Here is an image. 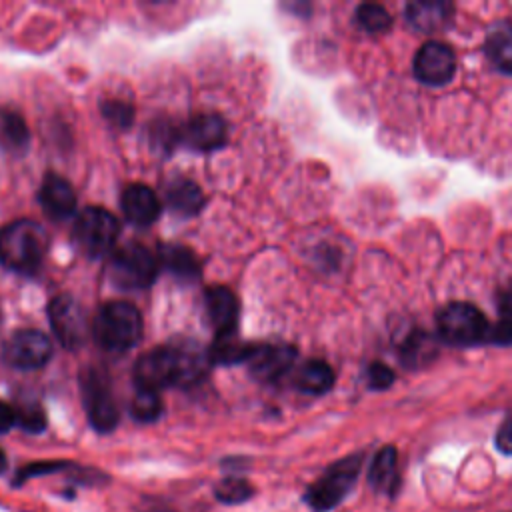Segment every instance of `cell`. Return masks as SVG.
Listing matches in <instances>:
<instances>
[{
	"label": "cell",
	"instance_id": "obj_34",
	"mask_svg": "<svg viewBox=\"0 0 512 512\" xmlns=\"http://www.w3.org/2000/svg\"><path fill=\"white\" fill-rule=\"evenodd\" d=\"M14 426H16V408L0 400V434L8 432Z\"/></svg>",
	"mask_w": 512,
	"mask_h": 512
},
{
	"label": "cell",
	"instance_id": "obj_25",
	"mask_svg": "<svg viewBox=\"0 0 512 512\" xmlns=\"http://www.w3.org/2000/svg\"><path fill=\"white\" fill-rule=\"evenodd\" d=\"M0 142L10 150H22L28 144V128L24 118L14 110H0Z\"/></svg>",
	"mask_w": 512,
	"mask_h": 512
},
{
	"label": "cell",
	"instance_id": "obj_28",
	"mask_svg": "<svg viewBox=\"0 0 512 512\" xmlns=\"http://www.w3.org/2000/svg\"><path fill=\"white\" fill-rule=\"evenodd\" d=\"M356 22L366 30V32H384L392 26V16L388 10L380 4H362L356 10Z\"/></svg>",
	"mask_w": 512,
	"mask_h": 512
},
{
	"label": "cell",
	"instance_id": "obj_18",
	"mask_svg": "<svg viewBox=\"0 0 512 512\" xmlns=\"http://www.w3.org/2000/svg\"><path fill=\"white\" fill-rule=\"evenodd\" d=\"M166 204L180 216H194L204 206V194L200 186L188 178H176L166 186Z\"/></svg>",
	"mask_w": 512,
	"mask_h": 512
},
{
	"label": "cell",
	"instance_id": "obj_21",
	"mask_svg": "<svg viewBox=\"0 0 512 512\" xmlns=\"http://www.w3.org/2000/svg\"><path fill=\"white\" fill-rule=\"evenodd\" d=\"M254 346L256 344H248L240 340L238 332H230V334H216V340L212 348H208V352H210L212 364H236V362H248V358L254 352Z\"/></svg>",
	"mask_w": 512,
	"mask_h": 512
},
{
	"label": "cell",
	"instance_id": "obj_11",
	"mask_svg": "<svg viewBox=\"0 0 512 512\" xmlns=\"http://www.w3.org/2000/svg\"><path fill=\"white\" fill-rule=\"evenodd\" d=\"M456 72L454 50L438 40L426 42L414 56V74L422 84L442 86L452 80Z\"/></svg>",
	"mask_w": 512,
	"mask_h": 512
},
{
	"label": "cell",
	"instance_id": "obj_31",
	"mask_svg": "<svg viewBox=\"0 0 512 512\" xmlns=\"http://www.w3.org/2000/svg\"><path fill=\"white\" fill-rule=\"evenodd\" d=\"M102 114L116 126H128L132 122V106L122 100L102 102Z\"/></svg>",
	"mask_w": 512,
	"mask_h": 512
},
{
	"label": "cell",
	"instance_id": "obj_16",
	"mask_svg": "<svg viewBox=\"0 0 512 512\" xmlns=\"http://www.w3.org/2000/svg\"><path fill=\"white\" fill-rule=\"evenodd\" d=\"M206 310L216 334H230L238 330L240 304L236 294L226 286H212L206 290Z\"/></svg>",
	"mask_w": 512,
	"mask_h": 512
},
{
	"label": "cell",
	"instance_id": "obj_19",
	"mask_svg": "<svg viewBox=\"0 0 512 512\" xmlns=\"http://www.w3.org/2000/svg\"><path fill=\"white\" fill-rule=\"evenodd\" d=\"M486 54L498 70L512 74V22L502 20L490 26L486 34Z\"/></svg>",
	"mask_w": 512,
	"mask_h": 512
},
{
	"label": "cell",
	"instance_id": "obj_5",
	"mask_svg": "<svg viewBox=\"0 0 512 512\" xmlns=\"http://www.w3.org/2000/svg\"><path fill=\"white\" fill-rule=\"evenodd\" d=\"M120 234L118 218L98 206L82 210L74 224V240L78 248L90 258H102L116 246Z\"/></svg>",
	"mask_w": 512,
	"mask_h": 512
},
{
	"label": "cell",
	"instance_id": "obj_29",
	"mask_svg": "<svg viewBox=\"0 0 512 512\" xmlns=\"http://www.w3.org/2000/svg\"><path fill=\"white\" fill-rule=\"evenodd\" d=\"M74 464L66 462V460H44V462H32L24 468H20L16 472V478H14V486H20L24 482H28L30 478H36V476H46V474H54V472H60L64 468H72Z\"/></svg>",
	"mask_w": 512,
	"mask_h": 512
},
{
	"label": "cell",
	"instance_id": "obj_10",
	"mask_svg": "<svg viewBox=\"0 0 512 512\" xmlns=\"http://www.w3.org/2000/svg\"><path fill=\"white\" fill-rule=\"evenodd\" d=\"M52 358L50 338L36 328H22L6 342V360L20 370H38Z\"/></svg>",
	"mask_w": 512,
	"mask_h": 512
},
{
	"label": "cell",
	"instance_id": "obj_14",
	"mask_svg": "<svg viewBox=\"0 0 512 512\" xmlns=\"http://www.w3.org/2000/svg\"><path fill=\"white\" fill-rule=\"evenodd\" d=\"M122 212L126 220H130L136 226H150L160 216V200L152 188L146 184H128L122 192Z\"/></svg>",
	"mask_w": 512,
	"mask_h": 512
},
{
	"label": "cell",
	"instance_id": "obj_35",
	"mask_svg": "<svg viewBox=\"0 0 512 512\" xmlns=\"http://www.w3.org/2000/svg\"><path fill=\"white\" fill-rule=\"evenodd\" d=\"M500 314L504 322L512 324V288H508L502 296H500Z\"/></svg>",
	"mask_w": 512,
	"mask_h": 512
},
{
	"label": "cell",
	"instance_id": "obj_15",
	"mask_svg": "<svg viewBox=\"0 0 512 512\" xmlns=\"http://www.w3.org/2000/svg\"><path fill=\"white\" fill-rule=\"evenodd\" d=\"M38 200L44 208V212L54 218V220H64L70 218L76 210V194L72 184L58 176V174H48L40 186Z\"/></svg>",
	"mask_w": 512,
	"mask_h": 512
},
{
	"label": "cell",
	"instance_id": "obj_20",
	"mask_svg": "<svg viewBox=\"0 0 512 512\" xmlns=\"http://www.w3.org/2000/svg\"><path fill=\"white\" fill-rule=\"evenodd\" d=\"M396 468H398L396 448L394 446L380 448L370 464V470H368L370 484L380 492H394V488L398 484Z\"/></svg>",
	"mask_w": 512,
	"mask_h": 512
},
{
	"label": "cell",
	"instance_id": "obj_13",
	"mask_svg": "<svg viewBox=\"0 0 512 512\" xmlns=\"http://www.w3.org/2000/svg\"><path fill=\"white\" fill-rule=\"evenodd\" d=\"M294 358L296 350L290 344H256L248 364L260 380H276L292 366Z\"/></svg>",
	"mask_w": 512,
	"mask_h": 512
},
{
	"label": "cell",
	"instance_id": "obj_4",
	"mask_svg": "<svg viewBox=\"0 0 512 512\" xmlns=\"http://www.w3.org/2000/svg\"><path fill=\"white\" fill-rule=\"evenodd\" d=\"M360 466H362V456L354 454L326 468V472L306 490L304 500L308 502V506L314 512H326V510H332L336 504H340L352 490L358 478Z\"/></svg>",
	"mask_w": 512,
	"mask_h": 512
},
{
	"label": "cell",
	"instance_id": "obj_7",
	"mask_svg": "<svg viewBox=\"0 0 512 512\" xmlns=\"http://www.w3.org/2000/svg\"><path fill=\"white\" fill-rule=\"evenodd\" d=\"M438 332L450 344L472 346L488 338L490 326L476 306L452 302L438 314Z\"/></svg>",
	"mask_w": 512,
	"mask_h": 512
},
{
	"label": "cell",
	"instance_id": "obj_36",
	"mask_svg": "<svg viewBox=\"0 0 512 512\" xmlns=\"http://www.w3.org/2000/svg\"><path fill=\"white\" fill-rule=\"evenodd\" d=\"M6 466H8V460H6V454H4V450L0 448V474L6 470Z\"/></svg>",
	"mask_w": 512,
	"mask_h": 512
},
{
	"label": "cell",
	"instance_id": "obj_22",
	"mask_svg": "<svg viewBox=\"0 0 512 512\" xmlns=\"http://www.w3.org/2000/svg\"><path fill=\"white\" fill-rule=\"evenodd\" d=\"M296 384L302 392L320 396V394H326L334 386V372L324 360H308L300 368V372L296 376Z\"/></svg>",
	"mask_w": 512,
	"mask_h": 512
},
{
	"label": "cell",
	"instance_id": "obj_6",
	"mask_svg": "<svg viewBox=\"0 0 512 512\" xmlns=\"http://www.w3.org/2000/svg\"><path fill=\"white\" fill-rule=\"evenodd\" d=\"M110 276L124 290H144L158 276V260L146 246L130 242L114 252Z\"/></svg>",
	"mask_w": 512,
	"mask_h": 512
},
{
	"label": "cell",
	"instance_id": "obj_24",
	"mask_svg": "<svg viewBox=\"0 0 512 512\" xmlns=\"http://www.w3.org/2000/svg\"><path fill=\"white\" fill-rule=\"evenodd\" d=\"M400 356H402V362L406 366H422V364H428L436 352V342L430 334L422 332V330H416L412 332L404 342H402V348H400Z\"/></svg>",
	"mask_w": 512,
	"mask_h": 512
},
{
	"label": "cell",
	"instance_id": "obj_17",
	"mask_svg": "<svg viewBox=\"0 0 512 512\" xmlns=\"http://www.w3.org/2000/svg\"><path fill=\"white\" fill-rule=\"evenodd\" d=\"M452 4L442 0H416L406 6L408 24L424 34L444 30L452 20Z\"/></svg>",
	"mask_w": 512,
	"mask_h": 512
},
{
	"label": "cell",
	"instance_id": "obj_1",
	"mask_svg": "<svg viewBox=\"0 0 512 512\" xmlns=\"http://www.w3.org/2000/svg\"><path fill=\"white\" fill-rule=\"evenodd\" d=\"M210 364V352L202 344L176 338L144 352L134 364V380L138 388L154 392L170 386H192L204 378Z\"/></svg>",
	"mask_w": 512,
	"mask_h": 512
},
{
	"label": "cell",
	"instance_id": "obj_23",
	"mask_svg": "<svg viewBox=\"0 0 512 512\" xmlns=\"http://www.w3.org/2000/svg\"><path fill=\"white\" fill-rule=\"evenodd\" d=\"M160 260L162 264L178 278L184 280H192L200 276V262L196 260V256L180 244H168L160 248Z\"/></svg>",
	"mask_w": 512,
	"mask_h": 512
},
{
	"label": "cell",
	"instance_id": "obj_30",
	"mask_svg": "<svg viewBox=\"0 0 512 512\" xmlns=\"http://www.w3.org/2000/svg\"><path fill=\"white\" fill-rule=\"evenodd\" d=\"M16 426L30 434H38L46 428V414L38 404H22L16 408Z\"/></svg>",
	"mask_w": 512,
	"mask_h": 512
},
{
	"label": "cell",
	"instance_id": "obj_2",
	"mask_svg": "<svg viewBox=\"0 0 512 512\" xmlns=\"http://www.w3.org/2000/svg\"><path fill=\"white\" fill-rule=\"evenodd\" d=\"M48 238L34 220H16L0 230V262L16 272L32 274L42 264Z\"/></svg>",
	"mask_w": 512,
	"mask_h": 512
},
{
	"label": "cell",
	"instance_id": "obj_32",
	"mask_svg": "<svg viewBox=\"0 0 512 512\" xmlns=\"http://www.w3.org/2000/svg\"><path fill=\"white\" fill-rule=\"evenodd\" d=\"M394 382V372L382 364V362H372L368 366V386L372 390H384Z\"/></svg>",
	"mask_w": 512,
	"mask_h": 512
},
{
	"label": "cell",
	"instance_id": "obj_9",
	"mask_svg": "<svg viewBox=\"0 0 512 512\" xmlns=\"http://www.w3.org/2000/svg\"><path fill=\"white\" fill-rule=\"evenodd\" d=\"M48 320L56 340L68 348H80L88 334V320L82 306L68 294L56 296L48 306Z\"/></svg>",
	"mask_w": 512,
	"mask_h": 512
},
{
	"label": "cell",
	"instance_id": "obj_33",
	"mask_svg": "<svg viewBox=\"0 0 512 512\" xmlns=\"http://www.w3.org/2000/svg\"><path fill=\"white\" fill-rule=\"evenodd\" d=\"M496 446L504 454H512V420H506L496 432Z\"/></svg>",
	"mask_w": 512,
	"mask_h": 512
},
{
	"label": "cell",
	"instance_id": "obj_3",
	"mask_svg": "<svg viewBox=\"0 0 512 512\" xmlns=\"http://www.w3.org/2000/svg\"><path fill=\"white\" fill-rule=\"evenodd\" d=\"M142 330V314L128 302L104 304L92 322L96 342L108 352H126L134 348L142 338Z\"/></svg>",
	"mask_w": 512,
	"mask_h": 512
},
{
	"label": "cell",
	"instance_id": "obj_12",
	"mask_svg": "<svg viewBox=\"0 0 512 512\" xmlns=\"http://www.w3.org/2000/svg\"><path fill=\"white\" fill-rule=\"evenodd\" d=\"M228 140V126L222 116L204 112L194 116L184 126V142L200 152H210L222 148Z\"/></svg>",
	"mask_w": 512,
	"mask_h": 512
},
{
	"label": "cell",
	"instance_id": "obj_26",
	"mask_svg": "<svg viewBox=\"0 0 512 512\" xmlns=\"http://www.w3.org/2000/svg\"><path fill=\"white\" fill-rule=\"evenodd\" d=\"M162 414V400H160V394L154 392V390H144V388H138L136 396L132 398L130 402V416L138 422H154L158 420Z\"/></svg>",
	"mask_w": 512,
	"mask_h": 512
},
{
	"label": "cell",
	"instance_id": "obj_27",
	"mask_svg": "<svg viewBox=\"0 0 512 512\" xmlns=\"http://www.w3.org/2000/svg\"><path fill=\"white\" fill-rule=\"evenodd\" d=\"M214 496L222 504H240L254 496V486L240 476H226L214 486Z\"/></svg>",
	"mask_w": 512,
	"mask_h": 512
},
{
	"label": "cell",
	"instance_id": "obj_8",
	"mask_svg": "<svg viewBox=\"0 0 512 512\" xmlns=\"http://www.w3.org/2000/svg\"><path fill=\"white\" fill-rule=\"evenodd\" d=\"M80 390L90 426L102 434L112 432L118 426L120 414L108 382L94 370H86L80 380Z\"/></svg>",
	"mask_w": 512,
	"mask_h": 512
}]
</instances>
